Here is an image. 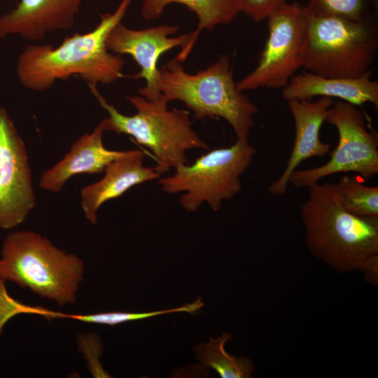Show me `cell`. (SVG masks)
Here are the masks:
<instances>
[{"instance_id": "6da1fadb", "label": "cell", "mask_w": 378, "mask_h": 378, "mask_svg": "<svg viewBox=\"0 0 378 378\" xmlns=\"http://www.w3.org/2000/svg\"><path fill=\"white\" fill-rule=\"evenodd\" d=\"M300 206L306 245L315 258L337 272H360L378 284V217L359 216L342 206L335 183L308 187Z\"/></svg>"}, {"instance_id": "7a4b0ae2", "label": "cell", "mask_w": 378, "mask_h": 378, "mask_svg": "<svg viewBox=\"0 0 378 378\" xmlns=\"http://www.w3.org/2000/svg\"><path fill=\"white\" fill-rule=\"evenodd\" d=\"M132 0H121L115 10L100 15L90 31L66 37L58 46L34 44L26 46L16 63L17 77L23 87L32 91L50 89L57 80L78 76L88 85L110 84L123 77L125 60L110 52L106 39L121 22Z\"/></svg>"}, {"instance_id": "3957f363", "label": "cell", "mask_w": 378, "mask_h": 378, "mask_svg": "<svg viewBox=\"0 0 378 378\" xmlns=\"http://www.w3.org/2000/svg\"><path fill=\"white\" fill-rule=\"evenodd\" d=\"M88 87L108 114V118L100 122L104 131L129 135L139 144L148 148L156 163L154 169L160 175L187 164V151L209 148L207 144L192 129L188 112L179 108L169 110L163 96L154 99L140 94L127 97L136 109L135 114L127 115L110 104L100 94L97 85Z\"/></svg>"}, {"instance_id": "277c9868", "label": "cell", "mask_w": 378, "mask_h": 378, "mask_svg": "<svg viewBox=\"0 0 378 378\" xmlns=\"http://www.w3.org/2000/svg\"><path fill=\"white\" fill-rule=\"evenodd\" d=\"M157 83L164 98L183 102L197 118H221L232 127L237 139L248 142L258 108L233 79L228 56L195 74L187 73L176 58L158 69Z\"/></svg>"}, {"instance_id": "5b68a950", "label": "cell", "mask_w": 378, "mask_h": 378, "mask_svg": "<svg viewBox=\"0 0 378 378\" xmlns=\"http://www.w3.org/2000/svg\"><path fill=\"white\" fill-rule=\"evenodd\" d=\"M84 268L79 257L34 231L10 232L2 244L0 279L28 288L59 306L76 302Z\"/></svg>"}, {"instance_id": "8992f818", "label": "cell", "mask_w": 378, "mask_h": 378, "mask_svg": "<svg viewBox=\"0 0 378 378\" xmlns=\"http://www.w3.org/2000/svg\"><path fill=\"white\" fill-rule=\"evenodd\" d=\"M307 13L303 66L309 72L342 78L371 74L378 51L377 22H356Z\"/></svg>"}, {"instance_id": "52a82bcc", "label": "cell", "mask_w": 378, "mask_h": 378, "mask_svg": "<svg viewBox=\"0 0 378 378\" xmlns=\"http://www.w3.org/2000/svg\"><path fill=\"white\" fill-rule=\"evenodd\" d=\"M256 149L237 139L227 148L212 150L192 164H183L169 176L160 178L161 189L168 194L184 192L179 204L188 212H195L204 203L218 211L223 202L241 190V177L252 163Z\"/></svg>"}, {"instance_id": "ba28073f", "label": "cell", "mask_w": 378, "mask_h": 378, "mask_svg": "<svg viewBox=\"0 0 378 378\" xmlns=\"http://www.w3.org/2000/svg\"><path fill=\"white\" fill-rule=\"evenodd\" d=\"M326 122L334 125L339 134L338 144L331 153L330 160L316 167L295 169L289 183L301 188L342 172H356L365 180L377 175V136L368 130L366 117L358 106L340 99L334 101L328 111Z\"/></svg>"}, {"instance_id": "9c48e42d", "label": "cell", "mask_w": 378, "mask_h": 378, "mask_svg": "<svg viewBox=\"0 0 378 378\" xmlns=\"http://www.w3.org/2000/svg\"><path fill=\"white\" fill-rule=\"evenodd\" d=\"M267 20L269 34L258 64L237 82L241 91L283 88L303 66L307 23L304 6L285 3Z\"/></svg>"}, {"instance_id": "30bf717a", "label": "cell", "mask_w": 378, "mask_h": 378, "mask_svg": "<svg viewBox=\"0 0 378 378\" xmlns=\"http://www.w3.org/2000/svg\"><path fill=\"white\" fill-rule=\"evenodd\" d=\"M36 200L25 144L7 110L0 106V229L23 223Z\"/></svg>"}, {"instance_id": "8fae6325", "label": "cell", "mask_w": 378, "mask_h": 378, "mask_svg": "<svg viewBox=\"0 0 378 378\" xmlns=\"http://www.w3.org/2000/svg\"><path fill=\"white\" fill-rule=\"evenodd\" d=\"M176 25L162 24L144 29H133L122 22L110 31L106 39L107 49L118 55H130L141 71L134 78H144L146 85L139 89V94L146 99H158L163 95L160 91L157 76L158 61L165 52L180 46L186 47L192 37V32L170 37L178 30Z\"/></svg>"}, {"instance_id": "7c38bea8", "label": "cell", "mask_w": 378, "mask_h": 378, "mask_svg": "<svg viewBox=\"0 0 378 378\" xmlns=\"http://www.w3.org/2000/svg\"><path fill=\"white\" fill-rule=\"evenodd\" d=\"M85 0H19L0 15V39L18 36L41 41L49 33L73 27Z\"/></svg>"}, {"instance_id": "4fadbf2b", "label": "cell", "mask_w": 378, "mask_h": 378, "mask_svg": "<svg viewBox=\"0 0 378 378\" xmlns=\"http://www.w3.org/2000/svg\"><path fill=\"white\" fill-rule=\"evenodd\" d=\"M333 102L332 98L326 97L316 102L288 101L295 123V139L285 169L268 187L271 195L279 197L286 192L290 175L305 160L323 158L330 153V144L321 141L320 130Z\"/></svg>"}, {"instance_id": "5bb4252c", "label": "cell", "mask_w": 378, "mask_h": 378, "mask_svg": "<svg viewBox=\"0 0 378 378\" xmlns=\"http://www.w3.org/2000/svg\"><path fill=\"white\" fill-rule=\"evenodd\" d=\"M145 157L141 150H126L106 166L102 179L81 190V208L91 224H96L98 211L105 202L121 197L134 186L160 178L154 167L144 164Z\"/></svg>"}, {"instance_id": "9a60e30c", "label": "cell", "mask_w": 378, "mask_h": 378, "mask_svg": "<svg viewBox=\"0 0 378 378\" xmlns=\"http://www.w3.org/2000/svg\"><path fill=\"white\" fill-rule=\"evenodd\" d=\"M104 132L99 122L91 132L80 136L62 160L43 172L39 181L40 188L49 192H60L72 176L102 173L108 164L122 156L126 150H113L104 147Z\"/></svg>"}, {"instance_id": "2e32d148", "label": "cell", "mask_w": 378, "mask_h": 378, "mask_svg": "<svg viewBox=\"0 0 378 378\" xmlns=\"http://www.w3.org/2000/svg\"><path fill=\"white\" fill-rule=\"evenodd\" d=\"M370 74L358 78H328L311 72L294 75L283 88L282 97L292 99L311 100L320 96L337 98L356 106L370 102L378 106V83L370 79Z\"/></svg>"}, {"instance_id": "e0dca14e", "label": "cell", "mask_w": 378, "mask_h": 378, "mask_svg": "<svg viewBox=\"0 0 378 378\" xmlns=\"http://www.w3.org/2000/svg\"><path fill=\"white\" fill-rule=\"evenodd\" d=\"M173 3L186 6L198 18L197 27L192 31L191 41L176 58L180 62L187 59L202 29L211 31L218 25L227 24L241 13L237 0H144L141 15L146 20L158 19L165 8Z\"/></svg>"}, {"instance_id": "ac0fdd59", "label": "cell", "mask_w": 378, "mask_h": 378, "mask_svg": "<svg viewBox=\"0 0 378 378\" xmlns=\"http://www.w3.org/2000/svg\"><path fill=\"white\" fill-rule=\"evenodd\" d=\"M232 339L230 332H223L218 338L210 337L207 343L194 347L202 370L211 368L221 378H251L255 367L248 358L230 355L225 344Z\"/></svg>"}, {"instance_id": "d6986e66", "label": "cell", "mask_w": 378, "mask_h": 378, "mask_svg": "<svg viewBox=\"0 0 378 378\" xmlns=\"http://www.w3.org/2000/svg\"><path fill=\"white\" fill-rule=\"evenodd\" d=\"M342 206L359 216L378 217V187L363 184L358 178L344 174L335 183Z\"/></svg>"}, {"instance_id": "ffe728a7", "label": "cell", "mask_w": 378, "mask_h": 378, "mask_svg": "<svg viewBox=\"0 0 378 378\" xmlns=\"http://www.w3.org/2000/svg\"><path fill=\"white\" fill-rule=\"evenodd\" d=\"M378 0H308L307 12L315 16H335L356 22H377Z\"/></svg>"}, {"instance_id": "44dd1931", "label": "cell", "mask_w": 378, "mask_h": 378, "mask_svg": "<svg viewBox=\"0 0 378 378\" xmlns=\"http://www.w3.org/2000/svg\"><path fill=\"white\" fill-rule=\"evenodd\" d=\"M204 306V302L198 298L194 302L183 306L161 311L134 313L122 312H102L92 314H69L61 312H53L54 318H71L84 323H97L108 326H115L125 322L142 320L172 312H188L192 314Z\"/></svg>"}, {"instance_id": "7402d4cb", "label": "cell", "mask_w": 378, "mask_h": 378, "mask_svg": "<svg viewBox=\"0 0 378 378\" xmlns=\"http://www.w3.org/2000/svg\"><path fill=\"white\" fill-rule=\"evenodd\" d=\"M4 282L0 279V337L5 324L16 315L36 314L46 318L49 309L39 306L27 305L15 300L7 293Z\"/></svg>"}, {"instance_id": "603a6c76", "label": "cell", "mask_w": 378, "mask_h": 378, "mask_svg": "<svg viewBox=\"0 0 378 378\" xmlns=\"http://www.w3.org/2000/svg\"><path fill=\"white\" fill-rule=\"evenodd\" d=\"M241 13H245L254 22H259L281 6L286 0H237Z\"/></svg>"}, {"instance_id": "cb8c5ba5", "label": "cell", "mask_w": 378, "mask_h": 378, "mask_svg": "<svg viewBox=\"0 0 378 378\" xmlns=\"http://www.w3.org/2000/svg\"><path fill=\"white\" fill-rule=\"evenodd\" d=\"M90 349L85 345L79 344L80 351L85 354L88 367L94 377H108V374L101 368L99 358L102 353V345L99 337L94 333H85Z\"/></svg>"}]
</instances>
